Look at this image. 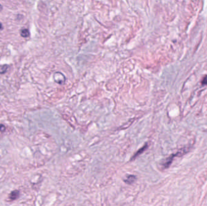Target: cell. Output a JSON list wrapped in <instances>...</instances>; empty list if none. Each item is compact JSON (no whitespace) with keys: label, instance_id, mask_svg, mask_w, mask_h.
<instances>
[{"label":"cell","instance_id":"1","mask_svg":"<svg viewBox=\"0 0 207 206\" xmlns=\"http://www.w3.org/2000/svg\"><path fill=\"white\" fill-rule=\"evenodd\" d=\"M19 190H14V191H12L11 193H10V194L9 195V199L12 201H13V200H17V198H18L19 197Z\"/></svg>","mask_w":207,"mask_h":206},{"label":"cell","instance_id":"2","mask_svg":"<svg viewBox=\"0 0 207 206\" xmlns=\"http://www.w3.org/2000/svg\"><path fill=\"white\" fill-rule=\"evenodd\" d=\"M21 36L22 37H27L29 36L30 35V33H29V31L28 29H23L21 30Z\"/></svg>","mask_w":207,"mask_h":206},{"label":"cell","instance_id":"3","mask_svg":"<svg viewBox=\"0 0 207 206\" xmlns=\"http://www.w3.org/2000/svg\"><path fill=\"white\" fill-rule=\"evenodd\" d=\"M9 68V66L6 64L5 65L0 66V74H4L7 72V70Z\"/></svg>","mask_w":207,"mask_h":206},{"label":"cell","instance_id":"4","mask_svg":"<svg viewBox=\"0 0 207 206\" xmlns=\"http://www.w3.org/2000/svg\"><path fill=\"white\" fill-rule=\"evenodd\" d=\"M6 130V127L4 126V125H2V124H0V131L1 132H4Z\"/></svg>","mask_w":207,"mask_h":206},{"label":"cell","instance_id":"5","mask_svg":"<svg viewBox=\"0 0 207 206\" xmlns=\"http://www.w3.org/2000/svg\"><path fill=\"white\" fill-rule=\"evenodd\" d=\"M202 84L203 85H206L207 84V76H206L205 78H203V81H202Z\"/></svg>","mask_w":207,"mask_h":206},{"label":"cell","instance_id":"6","mask_svg":"<svg viewBox=\"0 0 207 206\" xmlns=\"http://www.w3.org/2000/svg\"><path fill=\"white\" fill-rule=\"evenodd\" d=\"M2 9H3V6H1V4H0V11H1Z\"/></svg>","mask_w":207,"mask_h":206},{"label":"cell","instance_id":"7","mask_svg":"<svg viewBox=\"0 0 207 206\" xmlns=\"http://www.w3.org/2000/svg\"><path fill=\"white\" fill-rule=\"evenodd\" d=\"M1 29H2V24L1 22H0V30H1Z\"/></svg>","mask_w":207,"mask_h":206}]
</instances>
